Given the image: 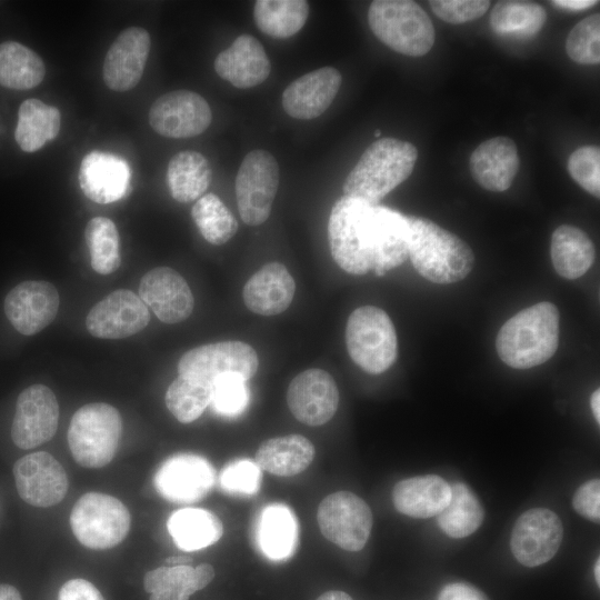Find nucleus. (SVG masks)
Wrapping results in <instances>:
<instances>
[{
  "label": "nucleus",
  "instance_id": "obj_1",
  "mask_svg": "<svg viewBox=\"0 0 600 600\" xmlns=\"http://www.w3.org/2000/svg\"><path fill=\"white\" fill-rule=\"evenodd\" d=\"M408 216L380 204L343 196L328 221L336 263L350 274L383 276L408 259Z\"/></svg>",
  "mask_w": 600,
  "mask_h": 600
},
{
  "label": "nucleus",
  "instance_id": "obj_2",
  "mask_svg": "<svg viewBox=\"0 0 600 600\" xmlns=\"http://www.w3.org/2000/svg\"><path fill=\"white\" fill-rule=\"evenodd\" d=\"M559 322L558 308L548 301L519 311L498 332V356L514 369H529L544 363L558 349Z\"/></svg>",
  "mask_w": 600,
  "mask_h": 600
},
{
  "label": "nucleus",
  "instance_id": "obj_3",
  "mask_svg": "<svg viewBox=\"0 0 600 600\" xmlns=\"http://www.w3.org/2000/svg\"><path fill=\"white\" fill-rule=\"evenodd\" d=\"M408 258L419 274L447 284L471 272L474 254L467 242L429 219L408 216Z\"/></svg>",
  "mask_w": 600,
  "mask_h": 600
},
{
  "label": "nucleus",
  "instance_id": "obj_4",
  "mask_svg": "<svg viewBox=\"0 0 600 600\" xmlns=\"http://www.w3.org/2000/svg\"><path fill=\"white\" fill-rule=\"evenodd\" d=\"M417 148L404 140L381 138L370 144L347 176L344 196L378 204L413 171Z\"/></svg>",
  "mask_w": 600,
  "mask_h": 600
},
{
  "label": "nucleus",
  "instance_id": "obj_5",
  "mask_svg": "<svg viewBox=\"0 0 600 600\" xmlns=\"http://www.w3.org/2000/svg\"><path fill=\"white\" fill-rule=\"evenodd\" d=\"M368 21L373 34L399 53L421 57L427 54L434 43L432 21L414 1H372Z\"/></svg>",
  "mask_w": 600,
  "mask_h": 600
},
{
  "label": "nucleus",
  "instance_id": "obj_6",
  "mask_svg": "<svg viewBox=\"0 0 600 600\" xmlns=\"http://www.w3.org/2000/svg\"><path fill=\"white\" fill-rule=\"evenodd\" d=\"M122 431L119 411L104 402L79 408L68 429V446L74 461L83 468L99 469L116 456Z\"/></svg>",
  "mask_w": 600,
  "mask_h": 600
},
{
  "label": "nucleus",
  "instance_id": "obj_7",
  "mask_svg": "<svg viewBox=\"0 0 600 600\" xmlns=\"http://www.w3.org/2000/svg\"><path fill=\"white\" fill-rule=\"evenodd\" d=\"M346 344L351 360L371 374L388 370L398 356L394 326L386 311L373 306L351 312L346 326Z\"/></svg>",
  "mask_w": 600,
  "mask_h": 600
},
{
  "label": "nucleus",
  "instance_id": "obj_8",
  "mask_svg": "<svg viewBox=\"0 0 600 600\" xmlns=\"http://www.w3.org/2000/svg\"><path fill=\"white\" fill-rule=\"evenodd\" d=\"M69 521L73 536L82 546L107 550L124 540L131 517L119 499L101 492H88L74 503Z\"/></svg>",
  "mask_w": 600,
  "mask_h": 600
},
{
  "label": "nucleus",
  "instance_id": "obj_9",
  "mask_svg": "<svg viewBox=\"0 0 600 600\" xmlns=\"http://www.w3.org/2000/svg\"><path fill=\"white\" fill-rule=\"evenodd\" d=\"M279 186V166L268 151L256 149L243 158L236 177L240 217L248 226H259L270 216Z\"/></svg>",
  "mask_w": 600,
  "mask_h": 600
},
{
  "label": "nucleus",
  "instance_id": "obj_10",
  "mask_svg": "<svg viewBox=\"0 0 600 600\" xmlns=\"http://www.w3.org/2000/svg\"><path fill=\"white\" fill-rule=\"evenodd\" d=\"M256 350L248 343L229 340L196 347L179 360L178 372L208 384L223 376L236 374L248 381L258 370Z\"/></svg>",
  "mask_w": 600,
  "mask_h": 600
},
{
  "label": "nucleus",
  "instance_id": "obj_11",
  "mask_svg": "<svg viewBox=\"0 0 600 600\" xmlns=\"http://www.w3.org/2000/svg\"><path fill=\"white\" fill-rule=\"evenodd\" d=\"M317 521L321 533L347 551L361 550L372 529L368 503L350 491H337L319 504Z\"/></svg>",
  "mask_w": 600,
  "mask_h": 600
},
{
  "label": "nucleus",
  "instance_id": "obj_12",
  "mask_svg": "<svg viewBox=\"0 0 600 600\" xmlns=\"http://www.w3.org/2000/svg\"><path fill=\"white\" fill-rule=\"evenodd\" d=\"M59 422V403L53 391L44 384L26 388L18 397L11 426V439L30 450L51 440Z\"/></svg>",
  "mask_w": 600,
  "mask_h": 600
},
{
  "label": "nucleus",
  "instance_id": "obj_13",
  "mask_svg": "<svg viewBox=\"0 0 600 600\" xmlns=\"http://www.w3.org/2000/svg\"><path fill=\"white\" fill-rule=\"evenodd\" d=\"M151 128L167 138H191L201 134L211 123V109L203 97L189 90L160 96L148 114Z\"/></svg>",
  "mask_w": 600,
  "mask_h": 600
},
{
  "label": "nucleus",
  "instance_id": "obj_14",
  "mask_svg": "<svg viewBox=\"0 0 600 600\" xmlns=\"http://www.w3.org/2000/svg\"><path fill=\"white\" fill-rule=\"evenodd\" d=\"M216 471L203 457L179 453L166 459L157 469L153 483L159 494L176 503L190 504L203 499L212 489Z\"/></svg>",
  "mask_w": 600,
  "mask_h": 600
},
{
  "label": "nucleus",
  "instance_id": "obj_15",
  "mask_svg": "<svg viewBox=\"0 0 600 600\" xmlns=\"http://www.w3.org/2000/svg\"><path fill=\"white\" fill-rule=\"evenodd\" d=\"M563 537L560 518L546 508L523 512L516 521L510 540L513 557L526 567H538L551 560Z\"/></svg>",
  "mask_w": 600,
  "mask_h": 600
},
{
  "label": "nucleus",
  "instance_id": "obj_16",
  "mask_svg": "<svg viewBox=\"0 0 600 600\" xmlns=\"http://www.w3.org/2000/svg\"><path fill=\"white\" fill-rule=\"evenodd\" d=\"M12 472L20 498L32 507L56 506L68 492L69 481L63 467L46 451L20 458Z\"/></svg>",
  "mask_w": 600,
  "mask_h": 600
},
{
  "label": "nucleus",
  "instance_id": "obj_17",
  "mask_svg": "<svg viewBox=\"0 0 600 600\" xmlns=\"http://www.w3.org/2000/svg\"><path fill=\"white\" fill-rule=\"evenodd\" d=\"M150 313L141 298L127 289L110 292L89 311L86 328L100 339H122L143 330Z\"/></svg>",
  "mask_w": 600,
  "mask_h": 600
},
{
  "label": "nucleus",
  "instance_id": "obj_18",
  "mask_svg": "<svg viewBox=\"0 0 600 600\" xmlns=\"http://www.w3.org/2000/svg\"><path fill=\"white\" fill-rule=\"evenodd\" d=\"M59 293L44 280H27L6 296L4 313L21 334L33 336L48 327L59 310Z\"/></svg>",
  "mask_w": 600,
  "mask_h": 600
},
{
  "label": "nucleus",
  "instance_id": "obj_19",
  "mask_svg": "<svg viewBox=\"0 0 600 600\" xmlns=\"http://www.w3.org/2000/svg\"><path fill=\"white\" fill-rule=\"evenodd\" d=\"M287 403L298 421L313 427L324 424L338 409L337 383L322 369L304 370L289 383Z\"/></svg>",
  "mask_w": 600,
  "mask_h": 600
},
{
  "label": "nucleus",
  "instance_id": "obj_20",
  "mask_svg": "<svg viewBox=\"0 0 600 600\" xmlns=\"http://www.w3.org/2000/svg\"><path fill=\"white\" fill-rule=\"evenodd\" d=\"M139 297L164 323H178L192 312L194 300L184 278L168 267L148 271L140 280Z\"/></svg>",
  "mask_w": 600,
  "mask_h": 600
},
{
  "label": "nucleus",
  "instance_id": "obj_21",
  "mask_svg": "<svg viewBox=\"0 0 600 600\" xmlns=\"http://www.w3.org/2000/svg\"><path fill=\"white\" fill-rule=\"evenodd\" d=\"M151 46L149 32L139 27L123 30L110 46L102 66V78L113 91L134 88L142 78Z\"/></svg>",
  "mask_w": 600,
  "mask_h": 600
},
{
  "label": "nucleus",
  "instance_id": "obj_22",
  "mask_svg": "<svg viewBox=\"0 0 600 600\" xmlns=\"http://www.w3.org/2000/svg\"><path fill=\"white\" fill-rule=\"evenodd\" d=\"M342 81L332 67H322L292 81L283 91L282 107L296 119L310 120L322 114L336 98Z\"/></svg>",
  "mask_w": 600,
  "mask_h": 600
},
{
  "label": "nucleus",
  "instance_id": "obj_23",
  "mask_svg": "<svg viewBox=\"0 0 600 600\" xmlns=\"http://www.w3.org/2000/svg\"><path fill=\"white\" fill-rule=\"evenodd\" d=\"M130 167L122 159L103 151H92L81 161L79 184L84 196L101 204L121 199L129 189Z\"/></svg>",
  "mask_w": 600,
  "mask_h": 600
},
{
  "label": "nucleus",
  "instance_id": "obj_24",
  "mask_svg": "<svg viewBox=\"0 0 600 600\" xmlns=\"http://www.w3.org/2000/svg\"><path fill=\"white\" fill-rule=\"evenodd\" d=\"M214 70L233 87L248 89L268 78L271 63L264 48L254 37L241 34L217 56Z\"/></svg>",
  "mask_w": 600,
  "mask_h": 600
},
{
  "label": "nucleus",
  "instance_id": "obj_25",
  "mask_svg": "<svg viewBox=\"0 0 600 600\" xmlns=\"http://www.w3.org/2000/svg\"><path fill=\"white\" fill-rule=\"evenodd\" d=\"M296 282L280 262H269L246 282L242 297L246 307L260 316H276L288 309L293 300Z\"/></svg>",
  "mask_w": 600,
  "mask_h": 600
},
{
  "label": "nucleus",
  "instance_id": "obj_26",
  "mask_svg": "<svg viewBox=\"0 0 600 600\" xmlns=\"http://www.w3.org/2000/svg\"><path fill=\"white\" fill-rule=\"evenodd\" d=\"M518 169L517 146L508 137L488 139L479 144L470 156V170L473 179L490 191L508 190Z\"/></svg>",
  "mask_w": 600,
  "mask_h": 600
},
{
  "label": "nucleus",
  "instance_id": "obj_27",
  "mask_svg": "<svg viewBox=\"0 0 600 600\" xmlns=\"http://www.w3.org/2000/svg\"><path fill=\"white\" fill-rule=\"evenodd\" d=\"M450 499V484L439 476L424 474L403 479L392 490L394 508L412 518L437 516Z\"/></svg>",
  "mask_w": 600,
  "mask_h": 600
},
{
  "label": "nucleus",
  "instance_id": "obj_28",
  "mask_svg": "<svg viewBox=\"0 0 600 600\" xmlns=\"http://www.w3.org/2000/svg\"><path fill=\"white\" fill-rule=\"evenodd\" d=\"M213 578L214 569L209 563L196 568L188 564L160 567L144 574L143 588L151 593L149 600H189Z\"/></svg>",
  "mask_w": 600,
  "mask_h": 600
},
{
  "label": "nucleus",
  "instance_id": "obj_29",
  "mask_svg": "<svg viewBox=\"0 0 600 600\" xmlns=\"http://www.w3.org/2000/svg\"><path fill=\"white\" fill-rule=\"evenodd\" d=\"M314 454V446L309 439L288 434L263 441L257 450L256 463L271 474L291 477L304 471Z\"/></svg>",
  "mask_w": 600,
  "mask_h": 600
},
{
  "label": "nucleus",
  "instance_id": "obj_30",
  "mask_svg": "<svg viewBox=\"0 0 600 600\" xmlns=\"http://www.w3.org/2000/svg\"><path fill=\"white\" fill-rule=\"evenodd\" d=\"M550 256L557 273L573 280L591 268L596 259V249L584 231L563 224L551 236Z\"/></svg>",
  "mask_w": 600,
  "mask_h": 600
},
{
  "label": "nucleus",
  "instance_id": "obj_31",
  "mask_svg": "<svg viewBox=\"0 0 600 600\" xmlns=\"http://www.w3.org/2000/svg\"><path fill=\"white\" fill-rule=\"evenodd\" d=\"M167 529L174 543L186 551L214 544L223 534L221 520L213 512L201 508L174 511L167 521Z\"/></svg>",
  "mask_w": 600,
  "mask_h": 600
},
{
  "label": "nucleus",
  "instance_id": "obj_32",
  "mask_svg": "<svg viewBox=\"0 0 600 600\" xmlns=\"http://www.w3.org/2000/svg\"><path fill=\"white\" fill-rule=\"evenodd\" d=\"M60 122L58 108L38 99H27L19 107L14 139L21 150L38 151L58 136Z\"/></svg>",
  "mask_w": 600,
  "mask_h": 600
},
{
  "label": "nucleus",
  "instance_id": "obj_33",
  "mask_svg": "<svg viewBox=\"0 0 600 600\" xmlns=\"http://www.w3.org/2000/svg\"><path fill=\"white\" fill-rule=\"evenodd\" d=\"M170 193L178 202H190L202 197L211 182V168L201 153L184 150L174 154L167 169Z\"/></svg>",
  "mask_w": 600,
  "mask_h": 600
},
{
  "label": "nucleus",
  "instance_id": "obj_34",
  "mask_svg": "<svg viewBox=\"0 0 600 600\" xmlns=\"http://www.w3.org/2000/svg\"><path fill=\"white\" fill-rule=\"evenodd\" d=\"M298 540V524L290 508L273 503L266 507L258 524V541L262 552L270 559L290 557Z\"/></svg>",
  "mask_w": 600,
  "mask_h": 600
},
{
  "label": "nucleus",
  "instance_id": "obj_35",
  "mask_svg": "<svg viewBox=\"0 0 600 600\" xmlns=\"http://www.w3.org/2000/svg\"><path fill=\"white\" fill-rule=\"evenodd\" d=\"M483 516L474 492L466 483L457 481L450 484V499L437 518L447 536L460 539L472 534L481 526Z\"/></svg>",
  "mask_w": 600,
  "mask_h": 600
},
{
  "label": "nucleus",
  "instance_id": "obj_36",
  "mask_svg": "<svg viewBox=\"0 0 600 600\" xmlns=\"http://www.w3.org/2000/svg\"><path fill=\"white\" fill-rule=\"evenodd\" d=\"M46 76L42 59L30 48L17 42L0 43V84L13 90H29Z\"/></svg>",
  "mask_w": 600,
  "mask_h": 600
},
{
  "label": "nucleus",
  "instance_id": "obj_37",
  "mask_svg": "<svg viewBox=\"0 0 600 600\" xmlns=\"http://www.w3.org/2000/svg\"><path fill=\"white\" fill-rule=\"evenodd\" d=\"M309 16L304 0H258L253 7L257 27L273 38H289L299 32Z\"/></svg>",
  "mask_w": 600,
  "mask_h": 600
},
{
  "label": "nucleus",
  "instance_id": "obj_38",
  "mask_svg": "<svg viewBox=\"0 0 600 600\" xmlns=\"http://www.w3.org/2000/svg\"><path fill=\"white\" fill-rule=\"evenodd\" d=\"M547 19L542 6L530 1H499L490 13V27L500 36L529 38L536 36Z\"/></svg>",
  "mask_w": 600,
  "mask_h": 600
},
{
  "label": "nucleus",
  "instance_id": "obj_39",
  "mask_svg": "<svg viewBox=\"0 0 600 600\" xmlns=\"http://www.w3.org/2000/svg\"><path fill=\"white\" fill-rule=\"evenodd\" d=\"M84 238L90 252L91 267L99 274L114 272L121 263L119 232L114 222L106 217L89 220Z\"/></svg>",
  "mask_w": 600,
  "mask_h": 600
},
{
  "label": "nucleus",
  "instance_id": "obj_40",
  "mask_svg": "<svg viewBox=\"0 0 600 600\" xmlns=\"http://www.w3.org/2000/svg\"><path fill=\"white\" fill-rule=\"evenodd\" d=\"M191 216L202 237L211 244H223L238 231L236 218L214 193L200 197Z\"/></svg>",
  "mask_w": 600,
  "mask_h": 600
},
{
  "label": "nucleus",
  "instance_id": "obj_41",
  "mask_svg": "<svg viewBox=\"0 0 600 600\" xmlns=\"http://www.w3.org/2000/svg\"><path fill=\"white\" fill-rule=\"evenodd\" d=\"M166 406L181 423L197 420L211 401V386L179 376L167 389Z\"/></svg>",
  "mask_w": 600,
  "mask_h": 600
},
{
  "label": "nucleus",
  "instance_id": "obj_42",
  "mask_svg": "<svg viewBox=\"0 0 600 600\" xmlns=\"http://www.w3.org/2000/svg\"><path fill=\"white\" fill-rule=\"evenodd\" d=\"M569 58L580 64L600 62V14L594 13L578 22L566 41Z\"/></svg>",
  "mask_w": 600,
  "mask_h": 600
},
{
  "label": "nucleus",
  "instance_id": "obj_43",
  "mask_svg": "<svg viewBox=\"0 0 600 600\" xmlns=\"http://www.w3.org/2000/svg\"><path fill=\"white\" fill-rule=\"evenodd\" d=\"M248 400L247 381L239 376H223L211 384L210 404L220 414H239L247 407Z\"/></svg>",
  "mask_w": 600,
  "mask_h": 600
},
{
  "label": "nucleus",
  "instance_id": "obj_44",
  "mask_svg": "<svg viewBox=\"0 0 600 600\" xmlns=\"http://www.w3.org/2000/svg\"><path fill=\"white\" fill-rule=\"evenodd\" d=\"M571 178L596 198L600 197V149L584 146L574 150L568 160Z\"/></svg>",
  "mask_w": 600,
  "mask_h": 600
},
{
  "label": "nucleus",
  "instance_id": "obj_45",
  "mask_svg": "<svg viewBox=\"0 0 600 600\" xmlns=\"http://www.w3.org/2000/svg\"><path fill=\"white\" fill-rule=\"evenodd\" d=\"M219 481L227 492L251 496L259 490L261 469L256 461L236 460L222 469Z\"/></svg>",
  "mask_w": 600,
  "mask_h": 600
},
{
  "label": "nucleus",
  "instance_id": "obj_46",
  "mask_svg": "<svg viewBox=\"0 0 600 600\" xmlns=\"http://www.w3.org/2000/svg\"><path fill=\"white\" fill-rule=\"evenodd\" d=\"M433 13L441 20L460 24L482 17L490 7L488 0H431Z\"/></svg>",
  "mask_w": 600,
  "mask_h": 600
},
{
  "label": "nucleus",
  "instance_id": "obj_47",
  "mask_svg": "<svg viewBox=\"0 0 600 600\" xmlns=\"http://www.w3.org/2000/svg\"><path fill=\"white\" fill-rule=\"evenodd\" d=\"M572 506L580 516L598 523L600 520L599 479H591L581 484L573 494Z\"/></svg>",
  "mask_w": 600,
  "mask_h": 600
},
{
  "label": "nucleus",
  "instance_id": "obj_48",
  "mask_svg": "<svg viewBox=\"0 0 600 600\" xmlns=\"http://www.w3.org/2000/svg\"><path fill=\"white\" fill-rule=\"evenodd\" d=\"M57 600H104V598L90 581L76 578L62 584Z\"/></svg>",
  "mask_w": 600,
  "mask_h": 600
},
{
  "label": "nucleus",
  "instance_id": "obj_49",
  "mask_svg": "<svg viewBox=\"0 0 600 600\" xmlns=\"http://www.w3.org/2000/svg\"><path fill=\"white\" fill-rule=\"evenodd\" d=\"M437 600H489L487 596L467 582H452L442 587Z\"/></svg>",
  "mask_w": 600,
  "mask_h": 600
},
{
  "label": "nucleus",
  "instance_id": "obj_50",
  "mask_svg": "<svg viewBox=\"0 0 600 600\" xmlns=\"http://www.w3.org/2000/svg\"><path fill=\"white\" fill-rule=\"evenodd\" d=\"M597 3H598V1H594V0H558V1H552V4L558 7V8H562V9H567V10H573V11L588 9V8L593 7Z\"/></svg>",
  "mask_w": 600,
  "mask_h": 600
},
{
  "label": "nucleus",
  "instance_id": "obj_51",
  "mask_svg": "<svg viewBox=\"0 0 600 600\" xmlns=\"http://www.w3.org/2000/svg\"><path fill=\"white\" fill-rule=\"evenodd\" d=\"M0 600H22V597L16 587L0 583Z\"/></svg>",
  "mask_w": 600,
  "mask_h": 600
},
{
  "label": "nucleus",
  "instance_id": "obj_52",
  "mask_svg": "<svg viewBox=\"0 0 600 600\" xmlns=\"http://www.w3.org/2000/svg\"><path fill=\"white\" fill-rule=\"evenodd\" d=\"M316 600H353V599L343 591L330 590L319 596Z\"/></svg>",
  "mask_w": 600,
  "mask_h": 600
},
{
  "label": "nucleus",
  "instance_id": "obj_53",
  "mask_svg": "<svg viewBox=\"0 0 600 600\" xmlns=\"http://www.w3.org/2000/svg\"><path fill=\"white\" fill-rule=\"evenodd\" d=\"M590 406H591V410L594 416V419L599 423L600 422V390L599 389L594 390L593 393L591 394Z\"/></svg>",
  "mask_w": 600,
  "mask_h": 600
},
{
  "label": "nucleus",
  "instance_id": "obj_54",
  "mask_svg": "<svg viewBox=\"0 0 600 600\" xmlns=\"http://www.w3.org/2000/svg\"><path fill=\"white\" fill-rule=\"evenodd\" d=\"M166 561L167 563L172 564V566H180V564H187L188 562L191 561V559L189 557L179 556V557H170Z\"/></svg>",
  "mask_w": 600,
  "mask_h": 600
},
{
  "label": "nucleus",
  "instance_id": "obj_55",
  "mask_svg": "<svg viewBox=\"0 0 600 600\" xmlns=\"http://www.w3.org/2000/svg\"><path fill=\"white\" fill-rule=\"evenodd\" d=\"M594 579L597 581L598 584H600V560L599 558L597 559L596 563H594Z\"/></svg>",
  "mask_w": 600,
  "mask_h": 600
},
{
  "label": "nucleus",
  "instance_id": "obj_56",
  "mask_svg": "<svg viewBox=\"0 0 600 600\" xmlns=\"http://www.w3.org/2000/svg\"><path fill=\"white\" fill-rule=\"evenodd\" d=\"M374 136H376L377 138H379V137L381 136V131H380V130L374 131Z\"/></svg>",
  "mask_w": 600,
  "mask_h": 600
}]
</instances>
